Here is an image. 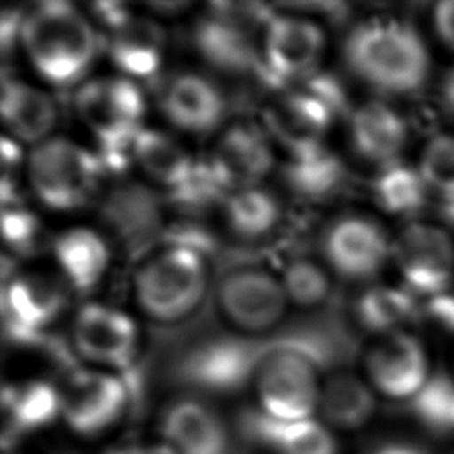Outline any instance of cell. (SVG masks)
I'll list each match as a JSON object with an SVG mask.
<instances>
[{
  "mask_svg": "<svg viewBox=\"0 0 454 454\" xmlns=\"http://www.w3.org/2000/svg\"><path fill=\"white\" fill-rule=\"evenodd\" d=\"M349 69L385 94H411L431 69L429 51L413 27L394 18H376L351 30L344 43Z\"/></svg>",
  "mask_w": 454,
  "mask_h": 454,
  "instance_id": "cell-1",
  "label": "cell"
},
{
  "mask_svg": "<svg viewBox=\"0 0 454 454\" xmlns=\"http://www.w3.org/2000/svg\"><path fill=\"white\" fill-rule=\"evenodd\" d=\"M18 39L32 69L57 87L82 80L98 51L89 18L62 0L43 2L23 14Z\"/></svg>",
  "mask_w": 454,
  "mask_h": 454,
  "instance_id": "cell-2",
  "label": "cell"
},
{
  "mask_svg": "<svg viewBox=\"0 0 454 454\" xmlns=\"http://www.w3.org/2000/svg\"><path fill=\"white\" fill-rule=\"evenodd\" d=\"M80 121L101 145V163L114 168L133 163V140L144 115V96L126 76L85 80L74 92Z\"/></svg>",
  "mask_w": 454,
  "mask_h": 454,
  "instance_id": "cell-3",
  "label": "cell"
},
{
  "mask_svg": "<svg viewBox=\"0 0 454 454\" xmlns=\"http://www.w3.org/2000/svg\"><path fill=\"white\" fill-rule=\"evenodd\" d=\"M207 268L188 245H172L149 257L135 273L133 294L140 310L160 323L179 321L204 298Z\"/></svg>",
  "mask_w": 454,
  "mask_h": 454,
  "instance_id": "cell-4",
  "label": "cell"
},
{
  "mask_svg": "<svg viewBox=\"0 0 454 454\" xmlns=\"http://www.w3.org/2000/svg\"><path fill=\"white\" fill-rule=\"evenodd\" d=\"M98 153L66 137H50L32 147L27 177L34 195L50 209L71 211L83 206L101 174Z\"/></svg>",
  "mask_w": 454,
  "mask_h": 454,
  "instance_id": "cell-5",
  "label": "cell"
},
{
  "mask_svg": "<svg viewBox=\"0 0 454 454\" xmlns=\"http://www.w3.org/2000/svg\"><path fill=\"white\" fill-rule=\"evenodd\" d=\"M310 353L289 342L262 362L254 376L261 415L280 422L316 419L323 383Z\"/></svg>",
  "mask_w": 454,
  "mask_h": 454,
  "instance_id": "cell-6",
  "label": "cell"
},
{
  "mask_svg": "<svg viewBox=\"0 0 454 454\" xmlns=\"http://www.w3.org/2000/svg\"><path fill=\"white\" fill-rule=\"evenodd\" d=\"M390 261L408 291L433 298L454 280V239L438 223L413 220L392 239Z\"/></svg>",
  "mask_w": 454,
  "mask_h": 454,
  "instance_id": "cell-7",
  "label": "cell"
},
{
  "mask_svg": "<svg viewBox=\"0 0 454 454\" xmlns=\"http://www.w3.org/2000/svg\"><path fill=\"white\" fill-rule=\"evenodd\" d=\"M339 98L333 83L323 80L287 90L264 114L268 131L289 154L319 145L339 108Z\"/></svg>",
  "mask_w": 454,
  "mask_h": 454,
  "instance_id": "cell-8",
  "label": "cell"
},
{
  "mask_svg": "<svg viewBox=\"0 0 454 454\" xmlns=\"http://www.w3.org/2000/svg\"><path fill=\"white\" fill-rule=\"evenodd\" d=\"M59 390L60 419L82 436H96L114 427L128 404L124 381L105 369L74 371Z\"/></svg>",
  "mask_w": 454,
  "mask_h": 454,
  "instance_id": "cell-9",
  "label": "cell"
},
{
  "mask_svg": "<svg viewBox=\"0 0 454 454\" xmlns=\"http://www.w3.org/2000/svg\"><path fill=\"white\" fill-rule=\"evenodd\" d=\"M364 371L378 395L395 401H413L433 376L426 348L404 330L372 344L365 355Z\"/></svg>",
  "mask_w": 454,
  "mask_h": 454,
  "instance_id": "cell-10",
  "label": "cell"
},
{
  "mask_svg": "<svg viewBox=\"0 0 454 454\" xmlns=\"http://www.w3.org/2000/svg\"><path fill=\"white\" fill-rule=\"evenodd\" d=\"M325 50L317 23L298 14H270L261 35V71L273 82L310 73Z\"/></svg>",
  "mask_w": 454,
  "mask_h": 454,
  "instance_id": "cell-11",
  "label": "cell"
},
{
  "mask_svg": "<svg viewBox=\"0 0 454 454\" xmlns=\"http://www.w3.org/2000/svg\"><path fill=\"white\" fill-rule=\"evenodd\" d=\"M222 314L236 328L264 332L275 326L289 303L280 277L262 268H239L227 273L216 291Z\"/></svg>",
  "mask_w": 454,
  "mask_h": 454,
  "instance_id": "cell-12",
  "label": "cell"
},
{
  "mask_svg": "<svg viewBox=\"0 0 454 454\" xmlns=\"http://www.w3.org/2000/svg\"><path fill=\"white\" fill-rule=\"evenodd\" d=\"M73 344L96 369L114 372L131 365L138 330L126 312L103 303H87L74 316Z\"/></svg>",
  "mask_w": 454,
  "mask_h": 454,
  "instance_id": "cell-13",
  "label": "cell"
},
{
  "mask_svg": "<svg viewBox=\"0 0 454 454\" xmlns=\"http://www.w3.org/2000/svg\"><path fill=\"white\" fill-rule=\"evenodd\" d=\"M325 259L328 266L353 280L374 277L392 257V239L383 227L365 216L339 218L325 234Z\"/></svg>",
  "mask_w": 454,
  "mask_h": 454,
  "instance_id": "cell-14",
  "label": "cell"
},
{
  "mask_svg": "<svg viewBox=\"0 0 454 454\" xmlns=\"http://www.w3.org/2000/svg\"><path fill=\"white\" fill-rule=\"evenodd\" d=\"M257 12H232L227 5H215L193 30V43L206 62L227 73L261 69V48L255 46L247 20Z\"/></svg>",
  "mask_w": 454,
  "mask_h": 454,
  "instance_id": "cell-15",
  "label": "cell"
},
{
  "mask_svg": "<svg viewBox=\"0 0 454 454\" xmlns=\"http://www.w3.org/2000/svg\"><path fill=\"white\" fill-rule=\"evenodd\" d=\"M227 192L259 186L273 167L268 138L248 124L227 128L207 160Z\"/></svg>",
  "mask_w": 454,
  "mask_h": 454,
  "instance_id": "cell-16",
  "label": "cell"
},
{
  "mask_svg": "<svg viewBox=\"0 0 454 454\" xmlns=\"http://www.w3.org/2000/svg\"><path fill=\"white\" fill-rule=\"evenodd\" d=\"M64 289L50 277L20 273L4 286V316L18 337H30L48 326L62 310Z\"/></svg>",
  "mask_w": 454,
  "mask_h": 454,
  "instance_id": "cell-17",
  "label": "cell"
},
{
  "mask_svg": "<svg viewBox=\"0 0 454 454\" xmlns=\"http://www.w3.org/2000/svg\"><path fill=\"white\" fill-rule=\"evenodd\" d=\"M161 438L176 454H227L229 436L220 417L197 399H179L165 408Z\"/></svg>",
  "mask_w": 454,
  "mask_h": 454,
  "instance_id": "cell-18",
  "label": "cell"
},
{
  "mask_svg": "<svg viewBox=\"0 0 454 454\" xmlns=\"http://www.w3.org/2000/svg\"><path fill=\"white\" fill-rule=\"evenodd\" d=\"M163 115L186 133L202 135L215 129L225 114L222 90L209 78L195 73L177 74L161 94Z\"/></svg>",
  "mask_w": 454,
  "mask_h": 454,
  "instance_id": "cell-19",
  "label": "cell"
},
{
  "mask_svg": "<svg viewBox=\"0 0 454 454\" xmlns=\"http://www.w3.org/2000/svg\"><path fill=\"white\" fill-rule=\"evenodd\" d=\"M351 144L364 160L387 167L397 161L408 140L403 115L385 101H367L349 119Z\"/></svg>",
  "mask_w": 454,
  "mask_h": 454,
  "instance_id": "cell-20",
  "label": "cell"
},
{
  "mask_svg": "<svg viewBox=\"0 0 454 454\" xmlns=\"http://www.w3.org/2000/svg\"><path fill=\"white\" fill-rule=\"evenodd\" d=\"M2 119L11 138L37 145L50 138L57 108L48 92L23 80H4L0 96Z\"/></svg>",
  "mask_w": 454,
  "mask_h": 454,
  "instance_id": "cell-21",
  "label": "cell"
},
{
  "mask_svg": "<svg viewBox=\"0 0 454 454\" xmlns=\"http://www.w3.org/2000/svg\"><path fill=\"white\" fill-rule=\"evenodd\" d=\"M163 51L165 32L151 18L131 14L110 30V60L129 80L154 74L161 66Z\"/></svg>",
  "mask_w": 454,
  "mask_h": 454,
  "instance_id": "cell-22",
  "label": "cell"
},
{
  "mask_svg": "<svg viewBox=\"0 0 454 454\" xmlns=\"http://www.w3.org/2000/svg\"><path fill=\"white\" fill-rule=\"evenodd\" d=\"M376 392L365 378L340 371L321 385L319 420L332 431L365 427L376 413Z\"/></svg>",
  "mask_w": 454,
  "mask_h": 454,
  "instance_id": "cell-23",
  "label": "cell"
},
{
  "mask_svg": "<svg viewBox=\"0 0 454 454\" xmlns=\"http://www.w3.org/2000/svg\"><path fill=\"white\" fill-rule=\"evenodd\" d=\"M4 436L43 429L60 419V390L44 380L7 385L2 394Z\"/></svg>",
  "mask_w": 454,
  "mask_h": 454,
  "instance_id": "cell-24",
  "label": "cell"
},
{
  "mask_svg": "<svg viewBox=\"0 0 454 454\" xmlns=\"http://www.w3.org/2000/svg\"><path fill=\"white\" fill-rule=\"evenodd\" d=\"M55 262L78 291L96 287L106 271L110 252L105 239L92 229L76 227L62 232L53 243Z\"/></svg>",
  "mask_w": 454,
  "mask_h": 454,
  "instance_id": "cell-25",
  "label": "cell"
},
{
  "mask_svg": "<svg viewBox=\"0 0 454 454\" xmlns=\"http://www.w3.org/2000/svg\"><path fill=\"white\" fill-rule=\"evenodd\" d=\"M133 163L156 184L179 190L192 176L197 161L168 135L140 128L133 140Z\"/></svg>",
  "mask_w": 454,
  "mask_h": 454,
  "instance_id": "cell-26",
  "label": "cell"
},
{
  "mask_svg": "<svg viewBox=\"0 0 454 454\" xmlns=\"http://www.w3.org/2000/svg\"><path fill=\"white\" fill-rule=\"evenodd\" d=\"M344 165L340 158L325 144L289 154L284 167L287 186L309 200L332 197L344 183Z\"/></svg>",
  "mask_w": 454,
  "mask_h": 454,
  "instance_id": "cell-27",
  "label": "cell"
},
{
  "mask_svg": "<svg viewBox=\"0 0 454 454\" xmlns=\"http://www.w3.org/2000/svg\"><path fill=\"white\" fill-rule=\"evenodd\" d=\"M254 429L271 454H339L333 431L319 419L280 422L259 413Z\"/></svg>",
  "mask_w": 454,
  "mask_h": 454,
  "instance_id": "cell-28",
  "label": "cell"
},
{
  "mask_svg": "<svg viewBox=\"0 0 454 454\" xmlns=\"http://www.w3.org/2000/svg\"><path fill=\"white\" fill-rule=\"evenodd\" d=\"M415 314V294L404 286H372L358 296L355 305L358 325L381 337L403 332V326H406Z\"/></svg>",
  "mask_w": 454,
  "mask_h": 454,
  "instance_id": "cell-29",
  "label": "cell"
},
{
  "mask_svg": "<svg viewBox=\"0 0 454 454\" xmlns=\"http://www.w3.org/2000/svg\"><path fill=\"white\" fill-rule=\"evenodd\" d=\"M372 192L383 211L401 216L419 213L431 193L420 170L401 161L381 167L372 183Z\"/></svg>",
  "mask_w": 454,
  "mask_h": 454,
  "instance_id": "cell-30",
  "label": "cell"
},
{
  "mask_svg": "<svg viewBox=\"0 0 454 454\" xmlns=\"http://www.w3.org/2000/svg\"><path fill=\"white\" fill-rule=\"evenodd\" d=\"M225 220L243 238L270 234L280 220V206L275 195L261 186L234 190L225 197Z\"/></svg>",
  "mask_w": 454,
  "mask_h": 454,
  "instance_id": "cell-31",
  "label": "cell"
},
{
  "mask_svg": "<svg viewBox=\"0 0 454 454\" xmlns=\"http://www.w3.org/2000/svg\"><path fill=\"white\" fill-rule=\"evenodd\" d=\"M280 282L284 286L289 303L310 309L325 303L330 296V277L323 266L309 259L291 261L282 275Z\"/></svg>",
  "mask_w": 454,
  "mask_h": 454,
  "instance_id": "cell-32",
  "label": "cell"
},
{
  "mask_svg": "<svg viewBox=\"0 0 454 454\" xmlns=\"http://www.w3.org/2000/svg\"><path fill=\"white\" fill-rule=\"evenodd\" d=\"M417 168L431 192L454 200V133H438L429 138Z\"/></svg>",
  "mask_w": 454,
  "mask_h": 454,
  "instance_id": "cell-33",
  "label": "cell"
},
{
  "mask_svg": "<svg viewBox=\"0 0 454 454\" xmlns=\"http://www.w3.org/2000/svg\"><path fill=\"white\" fill-rule=\"evenodd\" d=\"M411 403L415 413L427 427L454 433V380L431 376L424 390Z\"/></svg>",
  "mask_w": 454,
  "mask_h": 454,
  "instance_id": "cell-34",
  "label": "cell"
},
{
  "mask_svg": "<svg viewBox=\"0 0 454 454\" xmlns=\"http://www.w3.org/2000/svg\"><path fill=\"white\" fill-rule=\"evenodd\" d=\"M4 239L12 250L28 248L39 232L37 218L21 207H4L2 213Z\"/></svg>",
  "mask_w": 454,
  "mask_h": 454,
  "instance_id": "cell-35",
  "label": "cell"
},
{
  "mask_svg": "<svg viewBox=\"0 0 454 454\" xmlns=\"http://www.w3.org/2000/svg\"><path fill=\"white\" fill-rule=\"evenodd\" d=\"M433 27L438 37L454 50V0H443L434 5Z\"/></svg>",
  "mask_w": 454,
  "mask_h": 454,
  "instance_id": "cell-36",
  "label": "cell"
},
{
  "mask_svg": "<svg viewBox=\"0 0 454 454\" xmlns=\"http://www.w3.org/2000/svg\"><path fill=\"white\" fill-rule=\"evenodd\" d=\"M110 454H176L163 440L153 443H140V445H126L121 449L112 450Z\"/></svg>",
  "mask_w": 454,
  "mask_h": 454,
  "instance_id": "cell-37",
  "label": "cell"
},
{
  "mask_svg": "<svg viewBox=\"0 0 454 454\" xmlns=\"http://www.w3.org/2000/svg\"><path fill=\"white\" fill-rule=\"evenodd\" d=\"M371 454H424V450L408 442H390L378 447Z\"/></svg>",
  "mask_w": 454,
  "mask_h": 454,
  "instance_id": "cell-38",
  "label": "cell"
},
{
  "mask_svg": "<svg viewBox=\"0 0 454 454\" xmlns=\"http://www.w3.org/2000/svg\"><path fill=\"white\" fill-rule=\"evenodd\" d=\"M442 96L445 105L454 112V67L449 71V74L443 80V87H442Z\"/></svg>",
  "mask_w": 454,
  "mask_h": 454,
  "instance_id": "cell-39",
  "label": "cell"
},
{
  "mask_svg": "<svg viewBox=\"0 0 454 454\" xmlns=\"http://www.w3.org/2000/svg\"><path fill=\"white\" fill-rule=\"evenodd\" d=\"M7 454H21V452H7Z\"/></svg>",
  "mask_w": 454,
  "mask_h": 454,
  "instance_id": "cell-40",
  "label": "cell"
},
{
  "mask_svg": "<svg viewBox=\"0 0 454 454\" xmlns=\"http://www.w3.org/2000/svg\"><path fill=\"white\" fill-rule=\"evenodd\" d=\"M450 454H454V450H452V452H450Z\"/></svg>",
  "mask_w": 454,
  "mask_h": 454,
  "instance_id": "cell-41",
  "label": "cell"
}]
</instances>
